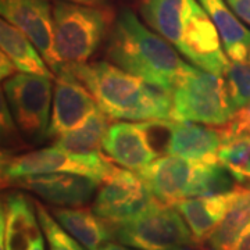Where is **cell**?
<instances>
[{
    "instance_id": "cell-1",
    "label": "cell",
    "mask_w": 250,
    "mask_h": 250,
    "mask_svg": "<svg viewBox=\"0 0 250 250\" xmlns=\"http://www.w3.org/2000/svg\"><path fill=\"white\" fill-rule=\"evenodd\" d=\"M62 72L80 81L108 118L136 123L174 121L170 92L146 83L113 62H86Z\"/></svg>"
},
{
    "instance_id": "cell-2",
    "label": "cell",
    "mask_w": 250,
    "mask_h": 250,
    "mask_svg": "<svg viewBox=\"0 0 250 250\" xmlns=\"http://www.w3.org/2000/svg\"><path fill=\"white\" fill-rule=\"evenodd\" d=\"M107 59L146 83L170 93L187 65L168 41L145 27L129 9L121 10L113 24Z\"/></svg>"
},
{
    "instance_id": "cell-3",
    "label": "cell",
    "mask_w": 250,
    "mask_h": 250,
    "mask_svg": "<svg viewBox=\"0 0 250 250\" xmlns=\"http://www.w3.org/2000/svg\"><path fill=\"white\" fill-rule=\"evenodd\" d=\"M110 22L111 14L100 6L77 4L62 0L54 3V50L62 65V71L88 62L102 45Z\"/></svg>"
},
{
    "instance_id": "cell-4",
    "label": "cell",
    "mask_w": 250,
    "mask_h": 250,
    "mask_svg": "<svg viewBox=\"0 0 250 250\" xmlns=\"http://www.w3.org/2000/svg\"><path fill=\"white\" fill-rule=\"evenodd\" d=\"M174 121L225 126L236 114L224 77L188 64L171 92Z\"/></svg>"
},
{
    "instance_id": "cell-5",
    "label": "cell",
    "mask_w": 250,
    "mask_h": 250,
    "mask_svg": "<svg viewBox=\"0 0 250 250\" xmlns=\"http://www.w3.org/2000/svg\"><path fill=\"white\" fill-rule=\"evenodd\" d=\"M113 239L139 250H172L196 245L178 208L153 200L141 213L117 224H110Z\"/></svg>"
},
{
    "instance_id": "cell-6",
    "label": "cell",
    "mask_w": 250,
    "mask_h": 250,
    "mask_svg": "<svg viewBox=\"0 0 250 250\" xmlns=\"http://www.w3.org/2000/svg\"><path fill=\"white\" fill-rule=\"evenodd\" d=\"M116 168L103 153L74 154L56 146L22 154H1V182L4 187L17 179L56 172L82 175L102 184Z\"/></svg>"
},
{
    "instance_id": "cell-7",
    "label": "cell",
    "mask_w": 250,
    "mask_h": 250,
    "mask_svg": "<svg viewBox=\"0 0 250 250\" xmlns=\"http://www.w3.org/2000/svg\"><path fill=\"white\" fill-rule=\"evenodd\" d=\"M3 95L24 141L39 145L49 139L52 120V80L20 72L3 81Z\"/></svg>"
},
{
    "instance_id": "cell-8",
    "label": "cell",
    "mask_w": 250,
    "mask_h": 250,
    "mask_svg": "<svg viewBox=\"0 0 250 250\" xmlns=\"http://www.w3.org/2000/svg\"><path fill=\"white\" fill-rule=\"evenodd\" d=\"M156 200L143 178L134 171L116 168L99 187L92 210L108 224L125 221Z\"/></svg>"
},
{
    "instance_id": "cell-9",
    "label": "cell",
    "mask_w": 250,
    "mask_h": 250,
    "mask_svg": "<svg viewBox=\"0 0 250 250\" xmlns=\"http://www.w3.org/2000/svg\"><path fill=\"white\" fill-rule=\"evenodd\" d=\"M0 13L29 38L52 71L62 74V65L54 50L53 7L47 0H0Z\"/></svg>"
},
{
    "instance_id": "cell-10",
    "label": "cell",
    "mask_w": 250,
    "mask_h": 250,
    "mask_svg": "<svg viewBox=\"0 0 250 250\" xmlns=\"http://www.w3.org/2000/svg\"><path fill=\"white\" fill-rule=\"evenodd\" d=\"M152 121H118L108 126L103 150L111 161L142 174L160 154L152 145Z\"/></svg>"
},
{
    "instance_id": "cell-11",
    "label": "cell",
    "mask_w": 250,
    "mask_h": 250,
    "mask_svg": "<svg viewBox=\"0 0 250 250\" xmlns=\"http://www.w3.org/2000/svg\"><path fill=\"white\" fill-rule=\"evenodd\" d=\"M100 110L96 100L80 81L67 72L57 75L53 89L49 139H57L82 125Z\"/></svg>"
},
{
    "instance_id": "cell-12",
    "label": "cell",
    "mask_w": 250,
    "mask_h": 250,
    "mask_svg": "<svg viewBox=\"0 0 250 250\" xmlns=\"http://www.w3.org/2000/svg\"><path fill=\"white\" fill-rule=\"evenodd\" d=\"M42 233L35 203L20 192L7 193L1 205V250H31L43 241Z\"/></svg>"
},
{
    "instance_id": "cell-13",
    "label": "cell",
    "mask_w": 250,
    "mask_h": 250,
    "mask_svg": "<svg viewBox=\"0 0 250 250\" xmlns=\"http://www.w3.org/2000/svg\"><path fill=\"white\" fill-rule=\"evenodd\" d=\"M168 138L166 152L193 163H208L218 160V153L225 139L224 126L170 121L167 124Z\"/></svg>"
},
{
    "instance_id": "cell-14",
    "label": "cell",
    "mask_w": 250,
    "mask_h": 250,
    "mask_svg": "<svg viewBox=\"0 0 250 250\" xmlns=\"http://www.w3.org/2000/svg\"><path fill=\"white\" fill-rule=\"evenodd\" d=\"M9 187L31 190L52 205L80 207L88 203L93 197L100 184L95 179L82 175L56 172L17 179L11 182Z\"/></svg>"
},
{
    "instance_id": "cell-15",
    "label": "cell",
    "mask_w": 250,
    "mask_h": 250,
    "mask_svg": "<svg viewBox=\"0 0 250 250\" xmlns=\"http://www.w3.org/2000/svg\"><path fill=\"white\" fill-rule=\"evenodd\" d=\"M193 175L195 163L172 154L157 157L141 174L153 196L172 206L189 197Z\"/></svg>"
},
{
    "instance_id": "cell-16",
    "label": "cell",
    "mask_w": 250,
    "mask_h": 250,
    "mask_svg": "<svg viewBox=\"0 0 250 250\" xmlns=\"http://www.w3.org/2000/svg\"><path fill=\"white\" fill-rule=\"evenodd\" d=\"M242 185L223 195L188 197L174 205L188 224L192 236L199 246H205L207 239L221 224L229 208L236 202Z\"/></svg>"
},
{
    "instance_id": "cell-17",
    "label": "cell",
    "mask_w": 250,
    "mask_h": 250,
    "mask_svg": "<svg viewBox=\"0 0 250 250\" xmlns=\"http://www.w3.org/2000/svg\"><path fill=\"white\" fill-rule=\"evenodd\" d=\"M196 0H142L141 16L156 34L178 50Z\"/></svg>"
},
{
    "instance_id": "cell-18",
    "label": "cell",
    "mask_w": 250,
    "mask_h": 250,
    "mask_svg": "<svg viewBox=\"0 0 250 250\" xmlns=\"http://www.w3.org/2000/svg\"><path fill=\"white\" fill-rule=\"evenodd\" d=\"M211 18L221 36L225 54L231 62H248L250 29L238 18L227 0H197Z\"/></svg>"
},
{
    "instance_id": "cell-19",
    "label": "cell",
    "mask_w": 250,
    "mask_h": 250,
    "mask_svg": "<svg viewBox=\"0 0 250 250\" xmlns=\"http://www.w3.org/2000/svg\"><path fill=\"white\" fill-rule=\"evenodd\" d=\"M50 213L74 239L88 250H99L113 239L110 224L95 214L93 210L81 207H56Z\"/></svg>"
},
{
    "instance_id": "cell-20",
    "label": "cell",
    "mask_w": 250,
    "mask_h": 250,
    "mask_svg": "<svg viewBox=\"0 0 250 250\" xmlns=\"http://www.w3.org/2000/svg\"><path fill=\"white\" fill-rule=\"evenodd\" d=\"M0 46L1 53L9 57L17 71L50 80L54 77L53 71L29 38L6 20L0 21Z\"/></svg>"
},
{
    "instance_id": "cell-21",
    "label": "cell",
    "mask_w": 250,
    "mask_h": 250,
    "mask_svg": "<svg viewBox=\"0 0 250 250\" xmlns=\"http://www.w3.org/2000/svg\"><path fill=\"white\" fill-rule=\"evenodd\" d=\"M108 117L98 110L78 128L54 139L53 146L74 154H100L108 129Z\"/></svg>"
},
{
    "instance_id": "cell-22",
    "label": "cell",
    "mask_w": 250,
    "mask_h": 250,
    "mask_svg": "<svg viewBox=\"0 0 250 250\" xmlns=\"http://www.w3.org/2000/svg\"><path fill=\"white\" fill-rule=\"evenodd\" d=\"M250 223V188L242 187L236 199L221 224L207 239L208 250H233L245 227Z\"/></svg>"
},
{
    "instance_id": "cell-23",
    "label": "cell",
    "mask_w": 250,
    "mask_h": 250,
    "mask_svg": "<svg viewBox=\"0 0 250 250\" xmlns=\"http://www.w3.org/2000/svg\"><path fill=\"white\" fill-rule=\"evenodd\" d=\"M225 129V139L218 161L231 172L238 185L250 188V134H231Z\"/></svg>"
},
{
    "instance_id": "cell-24",
    "label": "cell",
    "mask_w": 250,
    "mask_h": 250,
    "mask_svg": "<svg viewBox=\"0 0 250 250\" xmlns=\"http://www.w3.org/2000/svg\"><path fill=\"white\" fill-rule=\"evenodd\" d=\"M231 172L218 160L195 163V175L189 197L214 196L231 192L238 187Z\"/></svg>"
},
{
    "instance_id": "cell-25",
    "label": "cell",
    "mask_w": 250,
    "mask_h": 250,
    "mask_svg": "<svg viewBox=\"0 0 250 250\" xmlns=\"http://www.w3.org/2000/svg\"><path fill=\"white\" fill-rule=\"evenodd\" d=\"M224 80L235 111L248 106L250 103V62L229 60Z\"/></svg>"
},
{
    "instance_id": "cell-26",
    "label": "cell",
    "mask_w": 250,
    "mask_h": 250,
    "mask_svg": "<svg viewBox=\"0 0 250 250\" xmlns=\"http://www.w3.org/2000/svg\"><path fill=\"white\" fill-rule=\"evenodd\" d=\"M36 213L39 218V224L45 235L49 250H88L83 248L80 242L74 239L70 233L56 221L53 214L46 208L45 206L35 202Z\"/></svg>"
},
{
    "instance_id": "cell-27",
    "label": "cell",
    "mask_w": 250,
    "mask_h": 250,
    "mask_svg": "<svg viewBox=\"0 0 250 250\" xmlns=\"http://www.w3.org/2000/svg\"><path fill=\"white\" fill-rule=\"evenodd\" d=\"M225 128L231 134H250V103L236 111L232 121Z\"/></svg>"
},
{
    "instance_id": "cell-28",
    "label": "cell",
    "mask_w": 250,
    "mask_h": 250,
    "mask_svg": "<svg viewBox=\"0 0 250 250\" xmlns=\"http://www.w3.org/2000/svg\"><path fill=\"white\" fill-rule=\"evenodd\" d=\"M227 3L242 22L250 27V0H227Z\"/></svg>"
},
{
    "instance_id": "cell-29",
    "label": "cell",
    "mask_w": 250,
    "mask_h": 250,
    "mask_svg": "<svg viewBox=\"0 0 250 250\" xmlns=\"http://www.w3.org/2000/svg\"><path fill=\"white\" fill-rule=\"evenodd\" d=\"M0 67H1V70H0L1 74L0 75H1V80L3 81L9 80L13 75H16V72H17L16 65L11 62V60L4 53L0 54Z\"/></svg>"
},
{
    "instance_id": "cell-30",
    "label": "cell",
    "mask_w": 250,
    "mask_h": 250,
    "mask_svg": "<svg viewBox=\"0 0 250 250\" xmlns=\"http://www.w3.org/2000/svg\"><path fill=\"white\" fill-rule=\"evenodd\" d=\"M233 250H250V223L245 227V229L239 235Z\"/></svg>"
},
{
    "instance_id": "cell-31",
    "label": "cell",
    "mask_w": 250,
    "mask_h": 250,
    "mask_svg": "<svg viewBox=\"0 0 250 250\" xmlns=\"http://www.w3.org/2000/svg\"><path fill=\"white\" fill-rule=\"evenodd\" d=\"M99 250H139L131 248V246H126L123 243H113V242H107L106 245H103Z\"/></svg>"
},
{
    "instance_id": "cell-32",
    "label": "cell",
    "mask_w": 250,
    "mask_h": 250,
    "mask_svg": "<svg viewBox=\"0 0 250 250\" xmlns=\"http://www.w3.org/2000/svg\"><path fill=\"white\" fill-rule=\"evenodd\" d=\"M62 1H70L77 4H86V6H102L106 0H62Z\"/></svg>"
},
{
    "instance_id": "cell-33",
    "label": "cell",
    "mask_w": 250,
    "mask_h": 250,
    "mask_svg": "<svg viewBox=\"0 0 250 250\" xmlns=\"http://www.w3.org/2000/svg\"><path fill=\"white\" fill-rule=\"evenodd\" d=\"M172 250H208L206 249V246H199V245H187V246H179Z\"/></svg>"
},
{
    "instance_id": "cell-34",
    "label": "cell",
    "mask_w": 250,
    "mask_h": 250,
    "mask_svg": "<svg viewBox=\"0 0 250 250\" xmlns=\"http://www.w3.org/2000/svg\"><path fill=\"white\" fill-rule=\"evenodd\" d=\"M31 250H45V245H43V241L38 242V243H36L35 246H34V248H32Z\"/></svg>"
},
{
    "instance_id": "cell-35",
    "label": "cell",
    "mask_w": 250,
    "mask_h": 250,
    "mask_svg": "<svg viewBox=\"0 0 250 250\" xmlns=\"http://www.w3.org/2000/svg\"><path fill=\"white\" fill-rule=\"evenodd\" d=\"M249 62H250V52H249Z\"/></svg>"
}]
</instances>
